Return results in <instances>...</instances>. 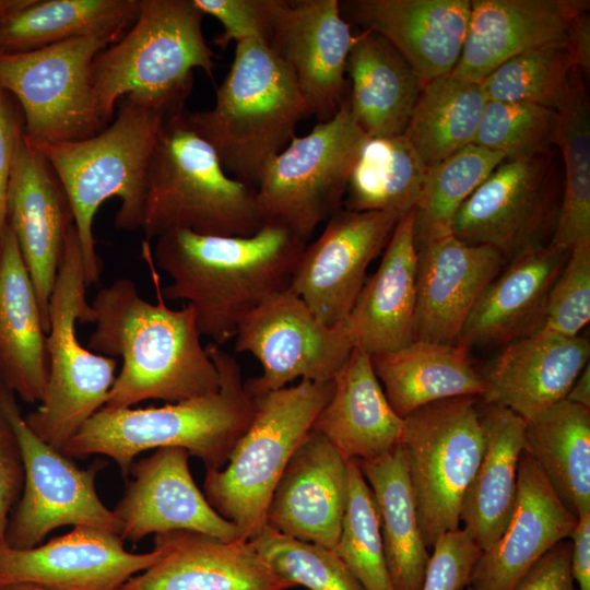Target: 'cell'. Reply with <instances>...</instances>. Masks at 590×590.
<instances>
[{"label":"cell","instance_id":"obj_13","mask_svg":"<svg viewBox=\"0 0 590 590\" xmlns=\"http://www.w3.org/2000/svg\"><path fill=\"white\" fill-rule=\"evenodd\" d=\"M563 167L556 146L503 161L458 210L452 234L488 245L507 261L550 243L558 219Z\"/></svg>","mask_w":590,"mask_h":590},{"label":"cell","instance_id":"obj_16","mask_svg":"<svg viewBox=\"0 0 590 590\" xmlns=\"http://www.w3.org/2000/svg\"><path fill=\"white\" fill-rule=\"evenodd\" d=\"M401 217L392 212L340 209L303 249L288 288L323 324L344 323L369 263L386 248Z\"/></svg>","mask_w":590,"mask_h":590},{"label":"cell","instance_id":"obj_4","mask_svg":"<svg viewBox=\"0 0 590 590\" xmlns=\"http://www.w3.org/2000/svg\"><path fill=\"white\" fill-rule=\"evenodd\" d=\"M166 117L126 96L116 118L97 134L70 142L33 143L51 165L69 200L87 285L97 283L103 270L93 233L99 206L119 198L115 227H141L149 161Z\"/></svg>","mask_w":590,"mask_h":590},{"label":"cell","instance_id":"obj_43","mask_svg":"<svg viewBox=\"0 0 590 590\" xmlns=\"http://www.w3.org/2000/svg\"><path fill=\"white\" fill-rule=\"evenodd\" d=\"M349 489L339 541L333 548L364 590H394L370 488L358 465L347 463Z\"/></svg>","mask_w":590,"mask_h":590},{"label":"cell","instance_id":"obj_11","mask_svg":"<svg viewBox=\"0 0 590 590\" xmlns=\"http://www.w3.org/2000/svg\"><path fill=\"white\" fill-rule=\"evenodd\" d=\"M479 399H441L403 417L401 445L428 548L459 529L462 498L484 452Z\"/></svg>","mask_w":590,"mask_h":590},{"label":"cell","instance_id":"obj_24","mask_svg":"<svg viewBox=\"0 0 590 590\" xmlns=\"http://www.w3.org/2000/svg\"><path fill=\"white\" fill-rule=\"evenodd\" d=\"M577 520L523 450L511 517L502 535L481 553L469 586L477 590H511L550 550L570 539Z\"/></svg>","mask_w":590,"mask_h":590},{"label":"cell","instance_id":"obj_40","mask_svg":"<svg viewBox=\"0 0 590 590\" xmlns=\"http://www.w3.org/2000/svg\"><path fill=\"white\" fill-rule=\"evenodd\" d=\"M427 167L403 134L368 138L352 169L344 209L403 216L418 200Z\"/></svg>","mask_w":590,"mask_h":590},{"label":"cell","instance_id":"obj_10","mask_svg":"<svg viewBox=\"0 0 590 590\" xmlns=\"http://www.w3.org/2000/svg\"><path fill=\"white\" fill-rule=\"evenodd\" d=\"M367 139L347 99L306 135L294 134L266 166L256 188L263 224L281 225L308 243L319 224L342 209L352 169Z\"/></svg>","mask_w":590,"mask_h":590},{"label":"cell","instance_id":"obj_57","mask_svg":"<svg viewBox=\"0 0 590 590\" xmlns=\"http://www.w3.org/2000/svg\"><path fill=\"white\" fill-rule=\"evenodd\" d=\"M0 590H10V589H3V588L0 587Z\"/></svg>","mask_w":590,"mask_h":590},{"label":"cell","instance_id":"obj_33","mask_svg":"<svg viewBox=\"0 0 590 590\" xmlns=\"http://www.w3.org/2000/svg\"><path fill=\"white\" fill-rule=\"evenodd\" d=\"M371 365L393 411L405 417L447 398L477 397L486 381L458 343L414 340L398 350L370 355Z\"/></svg>","mask_w":590,"mask_h":590},{"label":"cell","instance_id":"obj_2","mask_svg":"<svg viewBox=\"0 0 590 590\" xmlns=\"http://www.w3.org/2000/svg\"><path fill=\"white\" fill-rule=\"evenodd\" d=\"M306 245L276 224L246 237L174 229L156 238L152 257L172 280L163 298L187 302L201 337L221 346L248 314L288 288Z\"/></svg>","mask_w":590,"mask_h":590},{"label":"cell","instance_id":"obj_38","mask_svg":"<svg viewBox=\"0 0 590 590\" xmlns=\"http://www.w3.org/2000/svg\"><path fill=\"white\" fill-rule=\"evenodd\" d=\"M555 145L563 167V193L548 244L570 250L590 240V98L586 78L577 67L557 109Z\"/></svg>","mask_w":590,"mask_h":590},{"label":"cell","instance_id":"obj_28","mask_svg":"<svg viewBox=\"0 0 590 590\" xmlns=\"http://www.w3.org/2000/svg\"><path fill=\"white\" fill-rule=\"evenodd\" d=\"M569 251L546 244L507 261L476 302L456 343L467 350L505 345L542 328L551 287Z\"/></svg>","mask_w":590,"mask_h":590},{"label":"cell","instance_id":"obj_47","mask_svg":"<svg viewBox=\"0 0 590 590\" xmlns=\"http://www.w3.org/2000/svg\"><path fill=\"white\" fill-rule=\"evenodd\" d=\"M285 0H193L204 14L215 17L223 26L212 43L226 49L232 42L255 38L269 43Z\"/></svg>","mask_w":590,"mask_h":590},{"label":"cell","instance_id":"obj_30","mask_svg":"<svg viewBox=\"0 0 590 590\" xmlns=\"http://www.w3.org/2000/svg\"><path fill=\"white\" fill-rule=\"evenodd\" d=\"M402 429L403 418L387 400L370 354L354 346L311 430L327 438L345 461L362 463L399 446Z\"/></svg>","mask_w":590,"mask_h":590},{"label":"cell","instance_id":"obj_52","mask_svg":"<svg viewBox=\"0 0 590 590\" xmlns=\"http://www.w3.org/2000/svg\"><path fill=\"white\" fill-rule=\"evenodd\" d=\"M570 540L571 575L577 590H590V514L578 517Z\"/></svg>","mask_w":590,"mask_h":590},{"label":"cell","instance_id":"obj_14","mask_svg":"<svg viewBox=\"0 0 590 590\" xmlns=\"http://www.w3.org/2000/svg\"><path fill=\"white\" fill-rule=\"evenodd\" d=\"M0 408L16 434L24 465L21 496L9 516L5 543L14 548L42 544L62 526L93 527L119 534L118 522L97 495L101 465L80 469L27 426L15 394L0 380Z\"/></svg>","mask_w":590,"mask_h":590},{"label":"cell","instance_id":"obj_15","mask_svg":"<svg viewBox=\"0 0 590 590\" xmlns=\"http://www.w3.org/2000/svg\"><path fill=\"white\" fill-rule=\"evenodd\" d=\"M234 338L236 352L250 353L262 366L260 376L245 381L249 396L296 379L333 380L354 347L344 323L323 324L290 288L248 314Z\"/></svg>","mask_w":590,"mask_h":590},{"label":"cell","instance_id":"obj_22","mask_svg":"<svg viewBox=\"0 0 590 590\" xmlns=\"http://www.w3.org/2000/svg\"><path fill=\"white\" fill-rule=\"evenodd\" d=\"M415 340L456 343L476 302L507 262L453 234L417 248Z\"/></svg>","mask_w":590,"mask_h":590},{"label":"cell","instance_id":"obj_26","mask_svg":"<svg viewBox=\"0 0 590 590\" xmlns=\"http://www.w3.org/2000/svg\"><path fill=\"white\" fill-rule=\"evenodd\" d=\"M590 343L545 327L505 344L483 374V403L507 408L532 421L564 400L587 366Z\"/></svg>","mask_w":590,"mask_h":590},{"label":"cell","instance_id":"obj_12","mask_svg":"<svg viewBox=\"0 0 590 590\" xmlns=\"http://www.w3.org/2000/svg\"><path fill=\"white\" fill-rule=\"evenodd\" d=\"M122 34L75 37L23 52L0 51V86L16 101L32 143L78 141L107 126L97 111L92 64Z\"/></svg>","mask_w":590,"mask_h":590},{"label":"cell","instance_id":"obj_23","mask_svg":"<svg viewBox=\"0 0 590 590\" xmlns=\"http://www.w3.org/2000/svg\"><path fill=\"white\" fill-rule=\"evenodd\" d=\"M161 556L119 590H287L248 540L224 541L188 530L154 535Z\"/></svg>","mask_w":590,"mask_h":590},{"label":"cell","instance_id":"obj_17","mask_svg":"<svg viewBox=\"0 0 590 590\" xmlns=\"http://www.w3.org/2000/svg\"><path fill=\"white\" fill-rule=\"evenodd\" d=\"M161 556L156 548L135 554L116 532L74 527L31 548L0 543V587L33 585L46 590H119Z\"/></svg>","mask_w":590,"mask_h":590},{"label":"cell","instance_id":"obj_8","mask_svg":"<svg viewBox=\"0 0 590 590\" xmlns=\"http://www.w3.org/2000/svg\"><path fill=\"white\" fill-rule=\"evenodd\" d=\"M334 379L300 380L267 393L250 396L253 415L225 465L205 473L210 505L250 540L266 526L275 485L296 449L330 400Z\"/></svg>","mask_w":590,"mask_h":590},{"label":"cell","instance_id":"obj_50","mask_svg":"<svg viewBox=\"0 0 590 590\" xmlns=\"http://www.w3.org/2000/svg\"><path fill=\"white\" fill-rule=\"evenodd\" d=\"M24 132L21 109L0 86V246L8 226V191L19 141Z\"/></svg>","mask_w":590,"mask_h":590},{"label":"cell","instance_id":"obj_46","mask_svg":"<svg viewBox=\"0 0 590 590\" xmlns=\"http://www.w3.org/2000/svg\"><path fill=\"white\" fill-rule=\"evenodd\" d=\"M590 320V240L570 249L546 304L545 328L577 337Z\"/></svg>","mask_w":590,"mask_h":590},{"label":"cell","instance_id":"obj_53","mask_svg":"<svg viewBox=\"0 0 590 590\" xmlns=\"http://www.w3.org/2000/svg\"><path fill=\"white\" fill-rule=\"evenodd\" d=\"M565 39L570 47L575 67L579 68L587 81L590 76V14L577 15L569 24Z\"/></svg>","mask_w":590,"mask_h":590},{"label":"cell","instance_id":"obj_6","mask_svg":"<svg viewBox=\"0 0 590 590\" xmlns=\"http://www.w3.org/2000/svg\"><path fill=\"white\" fill-rule=\"evenodd\" d=\"M203 16L193 0H140L129 32L92 64L96 107L105 125L126 96L166 116L185 110L193 69L212 79L219 57L203 36Z\"/></svg>","mask_w":590,"mask_h":590},{"label":"cell","instance_id":"obj_37","mask_svg":"<svg viewBox=\"0 0 590 590\" xmlns=\"http://www.w3.org/2000/svg\"><path fill=\"white\" fill-rule=\"evenodd\" d=\"M523 450L577 518L590 514V409L566 399L528 421Z\"/></svg>","mask_w":590,"mask_h":590},{"label":"cell","instance_id":"obj_34","mask_svg":"<svg viewBox=\"0 0 590 590\" xmlns=\"http://www.w3.org/2000/svg\"><path fill=\"white\" fill-rule=\"evenodd\" d=\"M350 110L368 138L401 135L426 83L380 35L358 34L346 66Z\"/></svg>","mask_w":590,"mask_h":590},{"label":"cell","instance_id":"obj_36","mask_svg":"<svg viewBox=\"0 0 590 590\" xmlns=\"http://www.w3.org/2000/svg\"><path fill=\"white\" fill-rule=\"evenodd\" d=\"M356 464L377 507L394 590H422L430 554L420 529L402 445L375 460Z\"/></svg>","mask_w":590,"mask_h":590},{"label":"cell","instance_id":"obj_45","mask_svg":"<svg viewBox=\"0 0 590 590\" xmlns=\"http://www.w3.org/2000/svg\"><path fill=\"white\" fill-rule=\"evenodd\" d=\"M557 110L531 103L487 101L472 144L507 160L530 156L555 145Z\"/></svg>","mask_w":590,"mask_h":590},{"label":"cell","instance_id":"obj_3","mask_svg":"<svg viewBox=\"0 0 590 590\" xmlns=\"http://www.w3.org/2000/svg\"><path fill=\"white\" fill-rule=\"evenodd\" d=\"M206 351L220 376L216 391L158 408H102L61 452L69 458L107 456L126 479L140 452L168 447L186 449L206 471L223 468L251 422L253 400L236 358L213 343Z\"/></svg>","mask_w":590,"mask_h":590},{"label":"cell","instance_id":"obj_48","mask_svg":"<svg viewBox=\"0 0 590 590\" xmlns=\"http://www.w3.org/2000/svg\"><path fill=\"white\" fill-rule=\"evenodd\" d=\"M482 551L463 529L442 534L434 544L422 590H463Z\"/></svg>","mask_w":590,"mask_h":590},{"label":"cell","instance_id":"obj_9","mask_svg":"<svg viewBox=\"0 0 590 590\" xmlns=\"http://www.w3.org/2000/svg\"><path fill=\"white\" fill-rule=\"evenodd\" d=\"M85 267L72 225L49 302L48 380L37 410L24 420L32 432L60 451L97 411L115 381L117 362L84 347L76 322H92Z\"/></svg>","mask_w":590,"mask_h":590},{"label":"cell","instance_id":"obj_49","mask_svg":"<svg viewBox=\"0 0 590 590\" xmlns=\"http://www.w3.org/2000/svg\"><path fill=\"white\" fill-rule=\"evenodd\" d=\"M24 483V465L14 428L0 408V543Z\"/></svg>","mask_w":590,"mask_h":590},{"label":"cell","instance_id":"obj_39","mask_svg":"<svg viewBox=\"0 0 590 590\" xmlns=\"http://www.w3.org/2000/svg\"><path fill=\"white\" fill-rule=\"evenodd\" d=\"M486 102L480 82L452 74L430 80L402 134L429 167L473 143Z\"/></svg>","mask_w":590,"mask_h":590},{"label":"cell","instance_id":"obj_21","mask_svg":"<svg viewBox=\"0 0 590 590\" xmlns=\"http://www.w3.org/2000/svg\"><path fill=\"white\" fill-rule=\"evenodd\" d=\"M347 463L327 438L310 430L274 487L266 526L333 550L347 500Z\"/></svg>","mask_w":590,"mask_h":590},{"label":"cell","instance_id":"obj_19","mask_svg":"<svg viewBox=\"0 0 590 590\" xmlns=\"http://www.w3.org/2000/svg\"><path fill=\"white\" fill-rule=\"evenodd\" d=\"M357 37L338 0L287 1L276 20L269 47L319 121L332 118L347 99L346 66Z\"/></svg>","mask_w":590,"mask_h":590},{"label":"cell","instance_id":"obj_32","mask_svg":"<svg viewBox=\"0 0 590 590\" xmlns=\"http://www.w3.org/2000/svg\"><path fill=\"white\" fill-rule=\"evenodd\" d=\"M479 411L484 452L463 495L460 522L483 552L502 535L511 517L527 421L502 405L484 403Z\"/></svg>","mask_w":590,"mask_h":590},{"label":"cell","instance_id":"obj_44","mask_svg":"<svg viewBox=\"0 0 590 590\" xmlns=\"http://www.w3.org/2000/svg\"><path fill=\"white\" fill-rule=\"evenodd\" d=\"M248 541L292 588L364 590L332 548L285 536L267 526Z\"/></svg>","mask_w":590,"mask_h":590},{"label":"cell","instance_id":"obj_41","mask_svg":"<svg viewBox=\"0 0 590 590\" xmlns=\"http://www.w3.org/2000/svg\"><path fill=\"white\" fill-rule=\"evenodd\" d=\"M506 156L470 144L427 167L414 208L416 248L452 234V223L462 203Z\"/></svg>","mask_w":590,"mask_h":590},{"label":"cell","instance_id":"obj_25","mask_svg":"<svg viewBox=\"0 0 590 590\" xmlns=\"http://www.w3.org/2000/svg\"><path fill=\"white\" fill-rule=\"evenodd\" d=\"M347 22L384 37L425 82L450 74L464 44L471 0H352Z\"/></svg>","mask_w":590,"mask_h":590},{"label":"cell","instance_id":"obj_56","mask_svg":"<svg viewBox=\"0 0 590 590\" xmlns=\"http://www.w3.org/2000/svg\"><path fill=\"white\" fill-rule=\"evenodd\" d=\"M465 590H477V589H475V588H473L471 586H468V587H465Z\"/></svg>","mask_w":590,"mask_h":590},{"label":"cell","instance_id":"obj_5","mask_svg":"<svg viewBox=\"0 0 590 590\" xmlns=\"http://www.w3.org/2000/svg\"><path fill=\"white\" fill-rule=\"evenodd\" d=\"M310 116L288 67L263 42L236 43L211 109L187 113L232 177L255 189L266 166Z\"/></svg>","mask_w":590,"mask_h":590},{"label":"cell","instance_id":"obj_29","mask_svg":"<svg viewBox=\"0 0 590 590\" xmlns=\"http://www.w3.org/2000/svg\"><path fill=\"white\" fill-rule=\"evenodd\" d=\"M417 249L414 209L397 223L374 274L344 321L355 347L370 355L415 340Z\"/></svg>","mask_w":590,"mask_h":590},{"label":"cell","instance_id":"obj_54","mask_svg":"<svg viewBox=\"0 0 590 590\" xmlns=\"http://www.w3.org/2000/svg\"><path fill=\"white\" fill-rule=\"evenodd\" d=\"M566 400L590 409V366L583 368L569 389Z\"/></svg>","mask_w":590,"mask_h":590},{"label":"cell","instance_id":"obj_35","mask_svg":"<svg viewBox=\"0 0 590 590\" xmlns=\"http://www.w3.org/2000/svg\"><path fill=\"white\" fill-rule=\"evenodd\" d=\"M140 0H0V51L23 52L67 39L123 33Z\"/></svg>","mask_w":590,"mask_h":590},{"label":"cell","instance_id":"obj_42","mask_svg":"<svg viewBox=\"0 0 590 590\" xmlns=\"http://www.w3.org/2000/svg\"><path fill=\"white\" fill-rule=\"evenodd\" d=\"M574 67L564 37L510 58L480 83L487 101L531 103L557 110Z\"/></svg>","mask_w":590,"mask_h":590},{"label":"cell","instance_id":"obj_51","mask_svg":"<svg viewBox=\"0 0 590 590\" xmlns=\"http://www.w3.org/2000/svg\"><path fill=\"white\" fill-rule=\"evenodd\" d=\"M569 540L550 550L511 590H577L571 575Z\"/></svg>","mask_w":590,"mask_h":590},{"label":"cell","instance_id":"obj_31","mask_svg":"<svg viewBox=\"0 0 590 590\" xmlns=\"http://www.w3.org/2000/svg\"><path fill=\"white\" fill-rule=\"evenodd\" d=\"M46 341L34 284L7 226L0 246V380L26 403L40 402L45 393Z\"/></svg>","mask_w":590,"mask_h":590},{"label":"cell","instance_id":"obj_20","mask_svg":"<svg viewBox=\"0 0 590 590\" xmlns=\"http://www.w3.org/2000/svg\"><path fill=\"white\" fill-rule=\"evenodd\" d=\"M7 215L34 284L47 332L50 296L73 215L55 170L24 132L12 167Z\"/></svg>","mask_w":590,"mask_h":590},{"label":"cell","instance_id":"obj_55","mask_svg":"<svg viewBox=\"0 0 590 590\" xmlns=\"http://www.w3.org/2000/svg\"><path fill=\"white\" fill-rule=\"evenodd\" d=\"M7 589H10V590H46L44 588L33 586V585H19V586H13V587H10V588H7Z\"/></svg>","mask_w":590,"mask_h":590},{"label":"cell","instance_id":"obj_27","mask_svg":"<svg viewBox=\"0 0 590 590\" xmlns=\"http://www.w3.org/2000/svg\"><path fill=\"white\" fill-rule=\"evenodd\" d=\"M588 0H472L460 58L450 74L481 82L510 58L563 39Z\"/></svg>","mask_w":590,"mask_h":590},{"label":"cell","instance_id":"obj_7","mask_svg":"<svg viewBox=\"0 0 590 590\" xmlns=\"http://www.w3.org/2000/svg\"><path fill=\"white\" fill-rule=\"evenodd\" d=\"M263 225L253 187L229 176L186 110L165 118L145 178V240L174 229L246 237Z\"/></svg>","mask_w":590,"mask_h":590},{"label":"cell","instance_id":"obj_18","mask_svg":"<svg viewBox=\"0 0 590 590\" xmlns=\"http://www.w3.org/2000/svg\"><path fill=\"white\" fill-rule=\"evenodd\" d=\"M189 452L177 447L160 448L133 462L126 492L113 512L119 535L137 543L150 534L188 530L224 541L245 540L223 518L196 485Z\"/></svg>","mask_w":590,"mask_h":590},{"label":"cell","instance_id":"obj_1","mask_svg":"<svg viewBox=\"0 0 590 590\" xmlns=\"http://www.w3.org/2000/svg\"><path fill=\"white\" fill-rule=\"evenodd\" d=\"M142 255L157 302L144 299L135 283L119 278L101 288L92 304L95 330L87 347L122 359L104 408L125 409L149 399L176 403L216 391L217 369L201 342L193 308L165 304L149 241Z\"/></svg>","mask_w":590,"mask_h":590}]
</instances>
